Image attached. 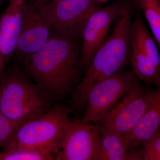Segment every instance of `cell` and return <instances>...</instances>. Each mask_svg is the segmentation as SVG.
<instances>
[{"label": "cell", "mask_w": 160, "mask_h": 160, "mask_svg": "<svg viewBox=\"0 0 160 160\" xmlns=\"http://www.w3.org/2000/svg\"><path fill=\"white\" fill-rule=\"evenodd\" d=\"M100 130L95 146L92 160H138L136 149L127 150L121 135L105 129H100Z\"/></svg>", "instance_id": "obj_13"}, {"label": "cell", "mask_w": 160, "mask_h": 160, "mask_svg": "<svg viewBox=\"0 0 160 160\" xmlns=\"http://www.w3.org/2000/svg\"><path fill=\"white\" fill-rule=\"evenodd\" d=\"M132 8L130 1L123 2L113 29L95 52L82 78L72 94V109L83 110L90 89L102 80L125 69L130 63Z\"/></svg>", "instance_id": "obj_2"}, {"label": "cell", "mask_w": 160, "mask_h": 160, "mask_svg": "<svg viewBox=\"0 0 160 160\" xmlns=\"http://www.w3.org/2000/svg\"><path fill=\"white\" fill-rule=\"evenodd\" d=\"M55 153L49 150L23 147H12L0 152V160H55Z\"/></svg>", "instance_id": "obj_17"}, {"label": "cell", "mask_w": 160, "mask_h": 160, "mask_svg": "<svg viewBox=\"0 0 160 160\" xmlns=\"http://www.w3.org/2000/svg\"><path fill=\"white\" fill-rule=\"evenodd\" d=\"M3 70H4V69H3L2 67V66L0 64V75L2 74V72H3Z\"/></svg>", "instance_id": "obj_22"}, {"label": "cell", "mask_w": 160, "mask_h": 160, "mask_svg": "<svg viewBox=\"0 0 160 160\" xmlns=\"http://www.w3.org/2000/svg\"><path fill=\"white\" fill-rule=\"evenodd\" d=\"M69 112L63 105L52 106L43 114L21 125L5 149L23 147L49 150L57 157Z\"/></svg>", "instance_id": "obj_4"}, {"label": "cell", "mask_w": 160, "mask_h": 160, "mask_svg": "<svg viewBox=\"0 0 160 160\" xmlns=\"http://www.w3.org/2000/svg\"><path fill=\"white\" fill-rule=\"evenodd\" d=\"M20 126L0 112V146L7 147Z\"/></svg>", "instance_id": "obj_19"}, {"label": "cell", "mask_w": 160, "mask_h": 160, "mask_svg": "<svg viewBox=\"0 0 160 160\" xmlns=\"http://www.w3.org/2000/svg\"><path fill=\"white\" fill-rule=\"evenodd\" d=\"M130 38L131 46L144 52L160 69L159 48L139 12H136L134 18L132 17L130 26Z\"/></svg>", "instance_id": "obj_14"}, {"label": "cell", "mask_w": 160, "mask_h": 160, "mask_svg": "<svg viewBox=\"0 0 160 160\" xmlns=\"http://www.w3.org/2000/svg\"><path fill=\"white\" fill-rule=\"evenodd\" d=\"M82 40L53 31L42 48L23 65L30 79L52 101L72 94L84 74Z\"/></svg>", "instance_id": "obj_1"}, {"label": "cell", "mask_w": 160, "mask_h": 160, "mask_svg": "<svg viewBox=\"0 0 160 160\" xmlns=\"http://www.w3.org/2000/svg\"><path fill=\"white\" fill-rule=\"evenodd\" d=\"M100 132L96 123L85 124L67 118L56 160H92Z\"/></svg>", "instance_id": "obj_9"}, {"label": "cell", "mask_w": 160, "mask_h": 160, "mask_svg": "<svg viewBox=\"0 0 160 160\" xmlns=\"http://www.w3.org/2000/svg\"><path fill=\"white\" fill-rule=\"evenodd\" d=\"M160 90L145 113L126 134L122 136L126 149H138L159 130Z\"/></svg>", "instance_id": "obj_12"}, {"label": "cell", "mask_w": 160, "mask_h": 160, "mask_svg": "<svg viewBox=\"0 0 160 160\" xmlns=\"http://www.w3.org/2000/svg\"><path fill=\"white\" fill-rule=\"evenodd\" d=\"M130 63L132 70L140 82L146 86L153 84L160 87V69L144 52L132 46Z\"/></svg>", "instance_id": "obj_15"}, {"label": "cell", "mask_w": 160, "mask_h": 160, "mask_svg": "<svg viewBox=\"0 0 160 160\" xmlns=\"http://www.w3.org/2000/svg\"><path fill=\"white\" fill-rule=\"evenodd\" d=\"M102 4L98 0H50L37 9L53 31L81 38L88 18Z\"/></svg>", "instance_id": "obj_7"}, {"label": "cell", "mask_w": 160, "mask_h": 160, "mask_svg": "<svg viewBox=\"0 0 160 160\" xmlns=\"http://www.w3.org/2000/svg\"><path fill=\"white\" fill-rule=\"evenodd\" d=\"M8 0H0V7L3 5L4 3L8 2Z\"/></svg>", "instance_id": "obj_21"}, {"label": "cell", "mask_w": 160, "mask_h": 160, "mask_svg": "<svg viewBox=\"0 0 160 160\" xmlns=\"http://www.w3.org/2000/svg\"><path fill=\"white\" fill-rule=\"evenodd\" d=\"M50 0H32V3L36 8H38L48 4Z\"/></svg>", "instance_id": "obj_20"}, {"label": "cell", "mask_w": 160, "mask_h": 160, "mask_svg": "<svg viewBox=\"0 0 160 160\" xmlns=\"http://www.w3.org/2000/svg\"><path fill=\"white\" fill-rule=\"evenodd\" d=\"M123 2H113L96 9L88 18L81 35L80 61L84 72L92 57L108 35L110 27L119 15Z\"/></svg>", "instance_id": "obj_8"}, {"label": "cell", "mask_w": 160, "mask_h": 160, "mask_svg": "<svg viewBox=\"0 0 160 160\" xmlns=\"http://www.w3.org/2000/svg\"><path fill=\"white\" fill-rule=\"evenodd\" d=\"M140 149L142 160H160V131L158 130Z\"/></svg>", "instance_id": "obj_18"}, {"label": "cell", "mask_w": 160, "mask_h": 160, "mask_svg": "<svg viewBox=\"0 0 160 160\" xmlns=\"http://www.w3.org/2000/svg\"><path fill=\"white\" fill-rule=\"evenodd\" d=\"M98 1H99L103 3L104 2H106L107 0H98Z\"/></svg>", "instance_id": "obj_23"}, {"label": "cell", "mask_w": 160, "mask_h": 160, "mask_svg": "<svg viewBox=\"0 0 160 160\" xmlns=\"http://www.w3.org/2000/svg\"><path fill=\"white\" fill-rule=\"evenodd\" d=\"M28 0H8L0 15V62L5 68L13 57Z\"/></svg>", "instance_id": "obj_11"}, {"label": "cell", "mask_w": 160, "mask_h": 160, "mask_svg": "<svg viewBox=\"0 0 160 160\" xmlns=\"http://www.w3.org/2000/svg\"><path fill=\"white\" fill-rule=\"evenodd\" d=\"M52 101L17 65L0 75V112L18 125L48 111Z\"/></svg>", "instance_id": "obj_3"}, {"label": "cell", "mask_w": 160, "mask_h": 160, "mask_svg": "<svg viewBox=\"0 0 160 160\" xmlns=\"http://www.w3.org/2000/svg\"><path fill=\"white\" fill-rule=\"evenodd\" d=\"M53 32L51 25L28 1L13 56L22 65L46 45Z\"/></svg>", "instance_id": "obj_10"}, {"label": "cell", "mask_w": 160, "mask_h": 160, "mask_svg": "<svg viewBox=\"0 0 160 160\" xmlns=\"http://www.w3.org/2000/svg\"><path fill=\"white\" fill-rule=\"evenodd\" d=\"M143 86L138 80L125 97L98 122L100 129L117 132L122 136L129 132L145 113L160 87L153 89Z\"/></svg>", "instance_id": "obj_5"}, {"label": "cell", "mask_w": 160, "mask_h": 160, "mask_svg": "<svg viewBox=\"0 0 160 160\" xmlns=\"http://www.w3.org/2000/svg\"><path fill=\"white\" fill-rule=\"evenodd\" d=\"M131 5L142 13L150 32L160 47V0H131Z\"/></svg>", "instance_id": "obj_16"}, {"label": "cell", "mask_w": 160, "mask_h": 160, "mask_svg": "<svg viewBox=\"0 0 160 160\" xmlns=\"http://www.w3.org/2000/svg\"><path fill=\"white\" fill-rule=\"evenodd\" d=\"M138 80L132 70L124 69L96 84L86 96L81 121L99 122Z\"/></svg>", "instance_id": "obj_6"}]
</instances>
